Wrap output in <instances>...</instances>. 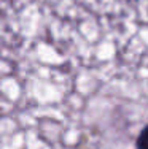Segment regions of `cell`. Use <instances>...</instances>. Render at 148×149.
I'll return each instance as SVG.
<instances>
[{
  "label": "cell",
  "mask_w": 148,
  "mask_h": 149,
  "mask_svg": "<svg viewBox=\"0 0 148 149\" xmlns=\"http://www.w3.org/2000/svg\"><path fill=\"white\" fill-rule=\"evenodd\" d=\"M137 149H148V125L140 132L137 138Z\"/></svg>",
  "instance_id": "cell-1"
}]
</instances>
